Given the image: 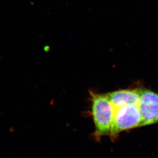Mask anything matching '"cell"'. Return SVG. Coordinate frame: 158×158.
<instances>
[{
    "instance_id": "obj_1",
    "label": "cell",
    "mask_w": 158,
    "mask_h": 158,
    "mask_svg": "<svg viewBox=\"0 0 158 158\" xmlns=\"http://www.w3.org/2000/svg\"><path fill=\"white\" fill-rule=\"evenodd\" d=\"M91 97V115L95 126L97 138L110 136L113 126L114 110L106 94H97L90 91Z\"/></svg>"
},
{
    "instance_id": "obj_2",
    "label": "cell",
    "mask_w": 158,
    "mask_h": 158,
    "mask_svg": "<svg viewBox=\"0 0 158 158\" xmlns=\"http://www.w3.org/2000/svg\"><path fill=\"white\" fill-rule=\"evenodd\" d=\"M114 121L110 135L111 139L116 138L123 131L140 127L141 117L139 104L125 105L114 108Z\"/></svg>"
},
{
    "instance_id": "obj_3",
    "label": "cell",
    "mask_w": 158,
    "mask_h": 158,
    "mask_svg": "<svg viewBox=\"0 0 158 158\" xmlns=\"http://www.w3.org/2000/svg\"><path fill=\"white\" fill-rule=\"evenodd\" d=\"M139 89V107L141 117L140 127L158 123V94L146 88Z\"/></svg>"
},
{
    "instance_id": "obj_4",
    "label": "cell",
    "mask_w": 158,
    "mask_h": 158,
    "mask_svg": "<svg viewBox=\"0 0 158 158\" xmlns=\"http://www.w3.org/2000/svg\"><path fill=\"white\" fill-rule=\"evenodd\" d=\"M106 94L114 108L127 105H137L139 103V88L120 89L106 93Z\"/></svg>"
}]
</instances>
